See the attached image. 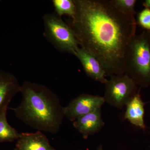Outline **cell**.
<instances>
[{
  "label": "cell",
  "instance_id": "1",
  "mask_svg": "<svg viewBox=\"0 0 150 150\" xmlns=\"http://www.w3.org/2000/svg\"><path fill=\"white\" fill-rule=\"evenodd\" d=\"M76 13L67 20L81 48L94 56L108 76L125 73L126 54L136 34L134 16L118 11L108 0H74Z\"/></svg>",
  "mask_w": 150,
  "mask_h": 150
},
{
  "label": "cell",
  "instance_id": "2",
  "mask_svg": "<svg viewBox=\"0 0 150 150\" xmlns=\"http://www.w3.org/2000/svg\"><path fill=\"white\" fill-rule=\"evenodd\" d=\"M22 100L11 108L19 120L37 131L56 134L65 118L59 97L43 85L25 81L21 87Z\"/></svg>",
  "mask_w": 150,
  "mask_h": 150
},
{
  "label": "cell",
  "instance_id": "3",
  "mask_svg": "<svg viewBox=\"0 0 150 150\" xmlns=\"http://www.w3.org/2000/svg\"><path fill=\"white\" fill-rule=\"evenodd\" d=\"M125 74L140 89L150 86V40L146 30L135 35L129 44Z\"/></svg>",
  "mask_w": 150,
  "mask_h": 150
},
{
  "label": "cell",
  "instance_id": "4",
  "mask_svg": "<svg viewBox=\"0 0 150 150\" xmlns=\"http://www.w3.org/2000/svg\"><path fill=\"white\" fill-rule=\"evenodd\" d=\"M45 35L59 51L75 55L80 46L72 29L61 17L54 13L43 17Z\"/></svg>",
  "mask_w": 150,
  "mask_h": 150
},
{
  "label": "cell",
  "instance_id": "5",
  "mask_svg": "<svg viewBox=\"0 0 150 150\" xmlns=\"http://www.w3.org/2000/svg\"><path fill=\"white\" fill-rule=\"evenodd\" d=\"M105 84V102L122 109L138 92V86L126 74L110 76Z\"/></svg>",
  "mask_w": 150,
  "mask_h": 150
},
{
  "label": "cell",
  "instance_id": "6",
  "mask_svg": "<svg viewBox=\"0 0 150 150\" xmlns=\"http://www.w3.org/2000/svg\"><path fill=\"white\" fill-rule=\"evenodd\" d=\"M105 103L103 97L83 93L72 100L64 107L65 117L74 122L76 119L101 107Z\"/></svg>",
  "mask_w": 150,
  "mask_h": 150
},
{
  "label": "cell",
  "instance_id": "7",
  "mask_svg": "<svg viewBox=\"0 0 150 150\" xmlns=\"http://www.w3.org/2000/svg\"><path fill=\"white\" fill-rule=\"evenodd\" d=\"M74 56L79 60L89 77L102 83L107 82L106 73L100 62L94 56L81 48H79Z\"/></svg>",
  "mask_w": 150,
  "mask_h": 150
},
{
  "label": "cell",
  "instance_id": "8",
  "mask_svg": "<svg viewBox=\"0 0 150 150\" xmlns=\"http://www.w3.org/2000/svg\"><path fill=\"white\" fill-rule=\"evenodd\" d=\"M73 125L84 139L98 133L104 126L101 108L88 113L74 121Z\"/></svg>",
  "mask_w": 150,
  "mask_h": 150
},
{
  "label": "cell",
  "instance_id": "9",
  "mask_svg": "<svg viewBox=\"0 0 150 150\" xmlns=\"http://www.w3.org/2000/svg\"><path fill=\"white\" fill-rule=\"evenodd\" d=\"M21 87L14 75L0 70V112L8 108L14 96L20 92Z\"/></svg>",
  "mask_w": 150,
  "mask_h": 150
},
{
  "label": "cell",
  "instance_id": "10",
  "mask_svg": "<svg viewBox=\"0 0 150 150\" xmlns=\"http://www.w3.org/2000/svg\"><path fill=\"white\" fill-rule=\"evenodd\" d=\"M16 150H56L43 132L23 133L17 140Z\"/></svg>",
  "mask_w": 150,
  "mask_h": 150
},
{
  "label": "cell",
  "instance_id": "11",
  "mask_svg": "<svg viewBox=\"0 0 150 150\" xmlns=\"http://www.w3.org/2000/svg\"><path fill=\"white\" fill-rule=\"evenodd\" d=\"M140 89L126 105L124 118L133 125L142 129L146 128L145 123V103L140 94Z\"/></svg>",
  "mask_w": 150,
  "mask_h": 150
},
{
  "label": "cell",
  "instance_id": "12",
  "mask_svg": "<svg viewBox=\"0 0 150 150\" xmlns=\"http://www.w3.org/2000/svg\"><path fill=\"white\" fill-rule=\"evenodd\" d=\"M5 108L0 112V143L13 142L18 139L20 134L8 124L7 119V110Z\"/></svg>",
  "mask_w": 150,
  "mask_h": 150
},
{
  "label": "cell",
  "instance_id": "13",
  "mask_svg": "<svg viewBox=\"0 0 150 150\" xmlns=\"http://www.w3.org/2000/svg\"><path fill=\"white\" fill-rule=\"evenodd\" d=\"M52 3L58 16L68 15L72 17L75 14L76 5L74 0H53Z\"/></svg>",
  "mask_w": 150,
  "mask_h": 150
},
{
  "label": "cell",
  "instance_id": "14",
  "mask_svg": "<svg viewBox=\"0 0 150 150\" xmlns=\"http://www.w3.org/2000/svg\"><path fill=\"white\" fill-rule=\"evenodd\" d=\"M110 3L121 13L129 16H134L137 13L135 6L137 0H110Z\"/></svg>",
  "mask_w": 150,
  "mask_h": 150
},
{
  "label": "cell",
  "instance_id": "15",
  "mask_svg": "<svg viewBox=\"0 0 150 150\" xmlns=\"http://www.w3.org/2000/svg\"><path fill=\"white\" fill-rule=\"evenodd\" d=\"M137 23L146 31L150 30V9L145 8L138 14Z\"/></svg>",
  "mask_w": 150,
  "mask_h": 150
},
{
  "label": "cell",
  "instance_id": "16",
  "mask_svg": "<svg viewBox=\"0 0 150 150\" xmlns=\"http://www.w3.org/2000/svg\"><path fill=\"white\" fill-rule=\"evenodd\" d=\"M142 5L145 8H147L150 9V0H146L144 1Z\"/></svg>",
  "mask_w": 150,
  "mask_h": 150
},
{
  "label": "cell",
  "instance_id": "17",
  "mask_svg": "<svg viewBox=\"0 0 150 150\" xmlns=\"http://www.w3.org/2000/svg\"><path fill=\"white\" fill-rule=\"evenodd\" d=\"M146 32L147 34L148 37H149V38L150 40V30H149V31H146Z\"/></svg>",
  "mask_w": 150,
  "mask_h": 150
},
{
  "label": "cell",
  "instance_id": "18",
  "mask_svg": "<svg viewBox=\"0 0 150 150\" xmlns=\"http://www.w3.org/2000/svg\"><path fill=\"white\" fill-rule=\"evenodd\" d=\"M97 150H103L102 146H100L97 149Z\"/></svg>",
  "mask_w": 150,
  "mask_h": 150
},
{
  "label": "cell",
  "instance_id": "19",
  "mask_svg": "<svg viewBox=\"0 0 150 150\" xmlns=\"http://www.w3.org/2000/svg\"><path fill=\"white\" fill-rule=\"evenodd\" d=\"M14 150H16V149H15Z\"/></svg>",
  "mask_w": 150,
  "mask_h": 150
},
{
  "label": "cell",
  "instance_id": "20",
  "mask_svg": "<svg viewBox=\"0 0 150 150\" xmlns=\"http://www.w3.org/2000/svg\"></svg>",
  "mask_w": 150,
  "mask_h": 150
}]
</instances>
